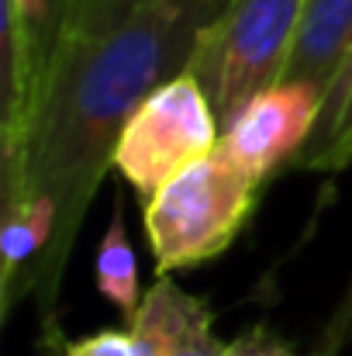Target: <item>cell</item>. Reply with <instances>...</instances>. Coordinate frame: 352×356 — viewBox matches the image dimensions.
I'll return each mask as SVG.
<instances>
[{
  "mask_svg": "<svg viewBox=\"0 0 352 356\" xmlns=\"http://www.w3.org/2000/svg\"><path fill=\"white\" fill-rule=\"evenodd\" d=\"M215 0H149L124 24L94 38H66L52 59L35 128L17 152H0V184H21L52 208V238L31 273L45 350L62 356L59 291L83 218L115 166L128 118L166 80L187 73Z\"/></svg>",
  "mask_w": 352,
  "mask_h": 356,
  "instance_id": "obj_1",
  "label": "cell"
},
{
  "mask_svg": "<svg viewBox=\"0 0 352 356\" xmlns=\"http://www.w3.org/2000/svg\"><path fill=\"white\" fill-rule=\"evenodd\" d=\"M301 14L304 0H228L201 31L187 73L204 87L221 128L252 97L283 83Z\"/></svg>",
  "mask_w": 352,
  "mask_h": 356,
  "instance_id": "obj_2",
  "label": "cell"
},
{
  "mask_svg": "<svg viewBox=\"0 0 352 356\" xmlns=\"http://www.w3.org/2000/svg\"><path fill=\"white\" fill-rule=\"evenodd\" d=\"M259 184L215 149L145 201V236L159 273L221 256L252 215Z\"/></svg>",
  "mask_w": 352,
  "mask_h": 356,
  "instance_id": "obj_3",
  "label": "cell"
},
{
  "mask_svg": "<svg viewBox=\"0 0 352 356\" xmlns=\"http://www.w3.org/2000/svg\"><path fill=\"white\" fill-rule=\"evenodd\" d=\"M221 142L218 115L197 83L180 73L156 87L128 118L115 149V166L138 197H152L194 163L208 159Z\"/></svg>",
  "mask_w": 352,
  "mask_h": 356,
  "instance_id": "obj_4",
  "label": "cell"
},
{
  "mask_svg": "<svg viewBox=\"0 0 352 356\" xmlns=\"http://www.w3.org/2000/svg\"><path fill=\"white\" fill-rule=\"evenodd\" d=\"M321 101L325 94L315 83L283 80L252 97L221 128L218 149L262 187L280 166H290L294 156L304 149L321 118Z\"/></svg>",
  "mask_w": 352,
  "mask_h": 356,
  "instance_id": "obj_5",
  "label": "cell"
},
{
  "mask_svg": "<svg viewBox=\"0 0 352 356\" xmlns=\"http://www.w3.org/2000/svg\"><path fill=\"white\" fill-rule=\"evenodd\" d=\"M138 356H225L228 343L215 336V308L159 273L128 322Z\"/></svg>",
  "mask_w": 352,
  "mask_h": 356,
  "instance_id": "obj_6",
  "label": "cell"
},
{
  "mask_svg": "<svg viewBox=\"0 0 352 356\" xmlns=\"http://www.w3.org/2000/svg\"><path fill=\"white\" fill-rule=\"evenodd\" d=\"M352 49V0H304L297 42L283 80L315 83L321 94Z\"/></svg>",
  "mask_w": 352,
  "mask_h": 356,
  "instance_id": "obj_7",
  "label": "cell"
},
{
  "mask_svg": "<svg viewBox=\"0 0 352 356\" xmlns=\"http://www.w3.org/2000/svg\"><path fill=\"white\" fill-rule=\"evenodd\" d=\"M352 166V49L342 59L339 73L325 87L321 118L315 124L304 149L294 156L290 170H315L332 173Z\"/></svg>",
  "mask_w": 352,
  "mask_h": 356,
  "instance_id": "obj_8",
  "label": "cell"
},
{
  "mask_svg": "<svg viewBox=\"0 0 352 356\" xmlns=\"http://www.w3.org/2000/svg\"><path fill=\"white\" fill-rule=\"evenodd\" d=\"M94 273H97V291L104 301H111L117 312L131 322L138 315L142 305V287H138V259H135V245L124 229V211H121V197H115V215L101 236L97 245V259H94Z\"/></svg>",
  "mask_w": 352,
  "mask_h": 356,
  "instance_id": "obj_9",
  "label": "cell"
},
{
  "mask_svg": "<svg viewBox=\"0 0 352 356\" xmlns=\"http://www.w3.org/2000/svg\"><path fill=\"white\" fill-rule=\"evenodd\" d=\"M149 0H66V24H62V42L66 38H94L108 35L117 24H124L135 10H142ZM59 42V45H62Z\"/></svg>",
  "mask_w": 352,
  "mask_h": 356,
  "instance_id": "obj_10",
  "label": "cell"
},
{
  "mask_svg": "<svg viewBox=\"0 0 352 356\" xmlns=\"http://www.w3.org/2000/svg\"><path fill=\"white\" fill-rule=\"evenodd\" d=\"M62 356H138L131 329H101L80 339H66Z\"/></svg>",
  "mask_w": 352,
  "mask_h": 356,
  "instance_id": "obj_11",
  "label": "cell"
},
{
  "mask_svg": "<svg viewBox=\"0 0 352 356\" xmlns=\"http://www.w3.org/2000/svg\"><path fill=\"white\" fill-rule=\"evenodd\" d=\"M225 356H301V353H297L283 336H276L273 329L252 325L249 332L235 336L232 343H228ZM308 356H318V346H315V353H308Z\"/></svg>",
  "mask_w": 352,
  "mask_h": 356,
  "instance_id": "obj_12",
  "label": "cell"
},
{
  "mask_svg": "<svg viewBox=\"0 0 352 356\" xmlns=\"http://www.w3.org/2000/svg\"><path fill=\"white\" fill-rule=\"evenodd\" d=\"M349 336H352V287L346 291L342 305L335 308V315H332V322H328V329H325V336L318 343V356H342Z\"/></svg>",
  "mask_w": 352,
  "mask_h": 356,
  "instance_id": "obj_13",
  "label": "cell"
},
{
  "mask_svg": "<svg viewBox=\"0 0 352 356\" xmlns=\"http://www.w3.org/2000/svg\"><path fill=\"white\" fill-rule=\"evenodd\" d=\"M59 7H62V24H66V0H59Z\"/></svg>",
  "mask_w": 352,
  "mask_h": 356,
  "instance_id": "obj_14",
  "label": "cell"
},
{
  "mask_svg": "<svg viewBox=\"0 0 352 356\" xmlns=\"http://www.w3.org/2000/svg\"><path fill=\"white\" fill-rule=\"evenodd\" d=\"M215 3H221V7H225V3H228V0H215Z\"/></svg>",
  "mask_w": 352,
  "mask_h": 356,
  "instance_id": "obj_15",
  "label": "cell"
}]
</instances>
